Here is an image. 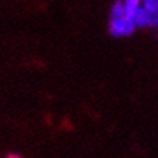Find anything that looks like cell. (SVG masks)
Here are the masks:
<instances>
[{
    "label": "cell",
    "mask_w": 158,
    "mask_h": 158,
    "mask_svg": "<svg viewBox=\"0 0 158 158\" xmlns=\"http://www.w3.org/2000/svg\"><path fill=\"white\" fill-rule=\"evenodd\" d=\"M151 19H152V15L149 13L147 9H144V7H139L138 12L135 13L134 23L135 26L145 28V26H151Z\"/></svg>",
    "instance_id": "7a4b0ae2"
},
{
    "label": "cell",
    "mask_w": 158,
    "mask_h": 158,
    "mask_svg": "<svg viewBox=\"0 0 158 158\" xmlns=\"http://www.w3.org/2000/svg\"><path fill=\"white\" fill-rule=\"evenodd\" d=\"M110 15H112L113 19H122V18H125V2L116 0L115 3L112 5Z\"/></svg>",
    "instance_id": "277c9868"
},
{
    "label": "cell",
    "mask_w": 158,
    "mask_h": 158,
    "mask_svg": "<svg viewBox=\"0 0 158 158\" xmlns=\"http://www.w3.org/2000/svg\"><path fill=\"white\" fill-rule=\"evenodd\" d=\"M151 26H152V28H158V13L152 15V19H151Z\"/></svg>",
    "instance_id": "8992f818"
},
{
    "label": "cell",
    "mask_w": 158,
    "mask_h": 158,
    "mask_svg": "<svg viewBox=\"0 0 158 158\" xmlns=\"http://www.w3.org/2000/svg\"><path fill=\"white\" fill-rule=\"evenodd\" d=\"M5 158H22L20 155H18V154H7Z\"/></svg>",
    "instance_id": "52a82bcc"
},
{
    "label": "cell",
    "mask_w": 158,
    "mask_h": 158,
    "mask_svg": "<svg viewBox=\"0 0 158 158\" xmlns=\"http://www.w3.org/2000/svg\"><path fill=\"white\" fill-rule=\"evenodd\" d=\"M144 9H147L151 15L158 13V0H144Z\"/></svg>",
    "instance_id": "5b68a950"
},
{
    "label": "cell",
    "mask_w": 158,
    "mask_h": 158,
    "mask_svg": "<svg viewBox=\"0 0 158 158\" xmlns=\"http://www.w3.org/2000/svg\"><path fill=\"white\" fill-rule=\"evenodd\" d=\"M110 34L113 36H126L131 35L135 29V23L134 20H129L126 18L122 19H113L110 22Z\"/></svg>",
    "instance_id": "6da1fadb"
},
{
    "label": "cell",
    "mask_w": 158,
    "mask_h": 158,
    "mask_svg": "<svg viewBox=\"0 0 158 158\" xmlns=\"http://www.w3.org/2000/svg\"><path fill=\"white\" fill-rule=\"evenodd\" d=\"M141 0H125V18L129 20H134L135 13L139 9Z\"/></svg>",
    "instance_id": "3957f363"
}]
</instances>
